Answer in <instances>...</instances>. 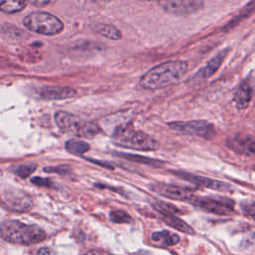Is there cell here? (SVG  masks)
I'll use <instances>...</instances> for the list:
<instances>
[{
	"label": "cell",
	"mask_w": 255,
	"mask_h": 255,
	"mask_svg": "<svg viewBox=\"0 0 255 255\" xmlns=\"http://www.w3.org/2000/svg\"><path fill=\"white\" fill-rule=\"evenodd\" d=\"M187 62L171 60L149 69L139 80V86L145 90H158L171 86L181 80L187 72Z\"/></svg>",
	"instance_id": "obj_1"
},
{
	"label": "cell",
	"mask_w": 255,
	"mask_h": 255,
	"mask_svg": "<svg viewBox=\"0 0 255 255\" xmlns=\"http://www.w3.org/2000/svg\"><path fill=\"white\" fill-rule=\"evenodd\" d=\"M1 237L10 243L32 245L45 240L46 232L38 225L27 224L16 219H7L1 223Z\"/></svg>",
	"instance_id": "obj_2"
},
{
	"label": "cell",
	"mask_w": 255,
	"mask_h": 255,
	"mask_svg": "<svg viewBox=\"0 0 255 255\" xmlns=\"http://www.w3.org/2000/svg\"><path fill=\"white\" fill-rule=\"evenodd\" d=\"M114 142L121 147L136 150H155L159 143L144 131L135 129L128 124L121 125L113 132Z\"/></svg>",
	"instance_id": "obj_3"
},
{
	"label": "cell",
	"mask_w": 255,
	"mask_h": 255,
	"mask_svg": "<svg viewBox=\"0 0 255 255\" xmlns=\"http://www.w3.org/2000/svg\"><path fill=\"white\" fill-rule=\"evenodd\" d=\"M57 127L64 132L72 133L77 136L93 138L101 131L98 124L85 122L77 116L65 111H58L54 115Z\"/></svg>",
	"instance_id": "obj_4"
},
{
	"label": "cell",
	"mask_w": 255,
	"mask_h": 255,
	"mask_svg": "<svg viewBox=\"0 0 255 255\" xmlns=\"http://www.w3.org/2000/svg\"><path fill=\"white\" fill-rule=\"evenodd\" d=\"M23 25L27 30L44 36L57 35L64 29L63 22L57 16L45 11L29 13L23 19Z\"/></svg>",
	"instance_id": "obj_5"
},
{
	"label": "cell",
	"mask_w": 255,
	"mask_h": 255,
	"mask_svg": "<svg viewBox=\"0 0 255 255\" xmlns=\"http://www.w3.org/2000/svg\"><path fill=\"white\" fill-rule=\"evenodd\" d=\"M168 128L178 133L194 135L205 139H211L215 135V128L212 124L204 120H194L186 122H171Z\"/></svg>",
	"instance_id": "obj_6"
},
{
	"label": "cell",
	"mask_w": 255,
	"mask_h": 255,
	"mask_svg": "<svg viewBox=\"0 0 255 255\" xmlns=\"http://www.w3.org/2000/svg\"><path fill=\"white\" fill-rule=\"evenodd\" d=\"M189 203L203 211L217 215H228L234 209V201L221 196H194Z\"/></svg>",
	"instance_id": "obj_7"
},
{
	"label": "cell",
	"mask_w": 255,
	"mask_h": 255,
	"mask_svg": "<svg viewBox=\"0 0 255 255\" xmlns=\"http://www.w3.org/2000/svg\"><path fill=\"white\" fill-rule=\"evenodd\" d=\"M2 203L5 208L16 212H27L33 207V199L30 194L12 186L2 190Z\"/></svg>",
	"instance_id": "obj_8"
},
{
	"label": "cell",
	"mask_w": 255,
	"mask_h": 255,
	"mask_svg": "<svg viewBox=\"0 0 255 255\" xmlns=\"http://www.w3.org/2000/svg\"><path fill=\"white\" fill-rule=\"evenodd\" d=\"M157 5L165 13L183 16L193 14L202 9L204 2L200 0H167L159 1Z\"/></svg>",
	"instance_id": "obj_9"
},
{
	"label": "cell",
	"mask_w": 255,
	"mask_h": 255,
	"mask_svg": "<svg viewBox=\"0 0 255 255\" xmlns=\"http://www.w3.org/2000/svg\"><path fill=\"white\" fill-rule=\"evenodd\" d=\"M149 187L155 193L173 200L189 202L195 196L192 190L189 188L164 182H153Z\"/></svg>",
	"instance_id": "obj_10"
},
{
	"label": "cell",
	"mask_w": 255,
	"mask_h": 255,
	"mask_svg": "<svg viewBox=\"0 0 255 255\" xmlns=\"http://www.w3.org/2000/svg\"><path fill=\"white\" fill-rule=\"evenodd\" d=\"M176 176L191 182L194 185L200 186V187H205V188H209V189H214V190H218V191H228L231 189V186L225 182L216 180V179H212V178H208L205 176H201V175H196V174H192L189 172H185V171H172Z\"/></svg>",
	"instance_id": "obj_11"
},
{
	"label": "cell",
	"mask_w": 255,
	"mask_h": 255,
	"mask_svg": "<svg viewBox=\"0 0 255 255\" xmlns=\"http://www.w3.org/2000/svg\"><path fill=\"white\" fill-rule=\"evenodd\" d=\"M77 91L71 87H59V86H41L36 89L35 95L45 101L65 100L75 97Z\"/></svg>",
	"instance_id": "obj_12"
},
{
	"label": "cell",
	"mask_w": 255,
	"mask_h": 255,
	"mask_svg": "<svg viewBox=\"0 0 255 255\" xmlns=\"http://www.w3.org/2000/svg\"><path fill=\"white\" fill-rule=\"evenodd\" d=\"M226 144L232 150L251 155L255 154V137L249 134H235L226 140Z\"/></svg>",
	"instance_id": "obj_13"
},
{
	"label": "cell",
	"mask_w": 255,
	"mask_h": 255,
	"mask_svg": "<svg viewBox=\"0 0 255 255\" xmlns=\"http://www.w3.org/2000/svg\"><path fill=\"white\" fill-rule=\"evenodd\" d=\"M227 52H228L227 49L222 50L216 56H214L211 60H209L207 64L197 72L196 77H198L199 79H206L211 77L221 66Z\"/></svg>",
	"instance_id": "obj_14"
},
{
	"label": "cell",
	"mask_w": 255,
	"mask_h": 255,
	"mask_svg": "<svg viewBox=\"0 0 255 255\" xmlns=\"http://www.w3.org/2000/svg\"><path fill=\"white\" fill-rule=\"evenodd\" d=\"M159 215H160V218L168 226H170V227H172V228H174V229H176L180 232L189 234V235L194 234L193 228L190 225H188L185 221L180 219L177 215L171 214V213H159Z\"/></svg>",
	"instance_id": "obj_15"
},
{
	"label": "cell",
	"mask_w": 255,
	"mask_h": 255,
	"mask_svg": "<svg viewBox=\"0 0 255 255\" xmlns=\"http://www.w3.org/2000/svg\"><path fill=\"white\" fill-rule=\"evenodd\" d=\"M251 101V88L247 83H242L234 94V102L238 109L242 110L248 107Z\"/></svg>",
	"instance_id": "obj_16"
},
{
	"label": "cell",
	"mask_w": 255,
	"mask_h": 255,
	"mask_svg": "<svg viewBox=\"0 0 255 255\" xmlns=\"http://www.w3.org/2000/svg\"><path fill=\"white\" fill-rule=\"evenodd\" d=\"M179 236L168 230L156 231L151 234V240L161 246H173L179 242Z\"/></svg>",
	"instance_id": "obj_17"
},
{
	"label": "cell",
	"mask_w": 255,
	"mask_h": 255,
	"mask_svg": "<svg viewBox=\"0 0 255 255\" xmlns=\"http://www.w3.org/2000/svg\"><path fill=\"white\" fill-rule=\"evenodd\" d=\"M94 31L106 38H109L111 40H120L122 38L121 31L113 24H106V23H100L96 24L93 27Z\"/></svg>",
	"instance_id": "obj_18"
},
{
	"label": "cell",
	"mask_w": 255,
	"mask_h": 255,
	"mask_svg": "<svg viewBox=\"0 0 255 255\" xmlns=\"http://www.w3.org/2000/svg\"><path fill=\"white\" fill-rule=\"evenodd\" d=\"M65 148L68 152L75 154V155H82L86 153L90 148V144L84 140L77 139V138H71L68 139L65 143Z\"/></svg>",
	"instance_id": "obj_19"
},
{
	"label": "cell",
	"mask_w": 255,
	"mask_h": 255,
	"mask_svg": "<svg viewBox=\"0 0 255 255\" xmlns=\"http://www.w3.org/2000/svg\"><path fill=\"white\" fill-rule=\"evenodd\" d=\"M37 168L35 163H24V164H17L10 166V171L20 178H27L30 176Z\"/></svg>",
	"instance_id": "obj_20"
},
{
	"label": "cell",
	"mask_w": 255,
	"mask_h": 255,
	"mask_svg": "<svg viewBox=\"0 0 255 255\" xmlns=\"http://www.w3.org/2000/svg\"><path fill=\"white\" fill-rule=\"evenodd\" d=\"M29 2L27 1H2L0 4L1 11L3 13H15L23 10Z\"/></svg>",
	"instance_id": "obj_21"
},
{
	"label": "cell",
	"mask_w": 255,
	"mask_h": 255,
	"mask_svg": "<svg viewBox=\"0 0 255 255\" xmlns=\"http://www.w3.org/2000/svg\"><path fill=\"white\" fill-rule=\"evenodd\" d=\"M117 156H122L125 158H128V160H132L135 162H139V163H143V164H148V165H152V166H158L160 165L161 161H158L156 159L153 158H149V157H145V156H141V155H137V154H130V153H116Z\"/></svg>",
	"instance_id": "obj_22"
},
{
	"label": "cell",
	"mask_w": 255,
	"mask_h": 255,
	"mask_svg": "<svg viewBox=\"0 0 255 255\" xmlns=\"http://www.w3.org/2000/svg\"><path fill=\"white\" fill-rule=\"evenodd\" d=\"M152 206L158 213H171L175 215L181 213V211L176 206L163 201L155 200L152 202Z\"/></svg>",
	"instance_id": "obj_23"
},
{
	"label": "cell",
	"mask_w": 255,
	"mask_h": 255,
	"mask_svg": "<svg viewBox=\"0 0 255 255\" xmlns=\"http://www.w3.org/2000/svg\"><path fill=\"white\" fill-rule=\"evenodd\" d=\"M110 219L115 223H129L131 217L124 210H113L110 212Z\"/></svg>",
	"instance_id": "obj_24"
},
{
	"label": "cell",
	"mask_w": 255,
	"mask_h": 255,
	"mask_svg": "<svg viewBox=\"0 0 255 255\" xmlns=\"http://www.w3.org/2000/svg\"><path fill=\"white\" fill-rule=\"evenodd\" d=\"M1 31L4 35H6L7 37H11L13 39H18V38L23 36V33L19 28L15 27V26H12L10 24H7V23H4L2 25Z\"/></svg>",
	"instance_id": "obj_25"
},
{
	"label": "cell",
	"mask_w": 255,
	"mask_h": 255,
	"mask_svg": "<svg viewBox=\"0 0 255 255\" xmlns=\"http://www.w3.org/2000/svg\"><path fill=\"white\" fill-rule=\"evenodd\" d=\"M241 209L243 213L255 221V202L243 201L241 203Z\"/></svg>",
	"instance_id": "obj_26"
},
{
	"label": "cell",
	"mask_w": 255,
	"mask_h": 255,
	"mask_svg": "<svg viewBox=\"0 0 255 255\" xmlns=\"http://www.w3.org/2000/svg\"><path fill=\"white\" fill-rule=\"evenodd\" d=\"M31 182L35 185L38 186H43V187H48V188H53L55 187V182L53 180H51L50 178H44V177H39V176H35L31 178Z\"/></svg>",
	"instance_id": "obj_27"
},
{
	"label": "cell",
	"mask_w": 255,
	"mask_h": 255,
	"mask_svg": "<svg viewBox=\"0 0 255 255\" xmlns=\"http://www.w3.org/2000/svg\"><path fill=\"white\" fill-rule=\"evenodd\" d=\"M44 171L46 172H56L61 175H67L71 172V168L68 165H59V166H47L44 168Z\"/></svg>",
	"instance_id": "obj_28"
},
{
	"label": "cell",
	"mask_w": 255,
	"mask_h": 255,
	"mask_svg": "<svg viewBox=\"0 0 255 255\" xmlns=\"http://www.w3.org/2000/svg\"><path fill=\"white\" fill-rule=\"evenodd\" d=\"M36 255H52V250L47 247H43L37 251Z\"/></svg>",
	"instance_id": "obj_29"
},
{
	"label": "cell",
	"mask_w": 255,
	"mask_h": 255,
	"mask_svg": "<svg viewBox=\"0 0 255 255\" xmlns=\"http://www.w3.org/2000/svg\"><path fill=\"white\" fill-rule=\"evenodd\" d=\"M30 4L34 5V6H44V5H47V4H50L51 1H31L29 2Z\"/></svg>",
	"instance_id": "obj_30"
},
{
	"label": "cell",
	"mask_w": 255,
	"mask_h": 255,
	"mask_svg": "<svg viewBox=\"0 0 255 255\" xmlns=\"http://www.w3.org/2000/svg\"><path fill=\"white\" fill-rule=\"evenodd\" d=\"M82 255H96V254L93 253V252H88V253H85V254H82Z\"/></svg>",
	"instance_id": "obj_31"
}]
</instances>
